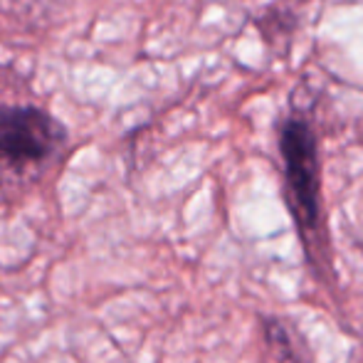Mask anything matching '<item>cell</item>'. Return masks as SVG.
<instances>
[{
	"label": "cell",
	"mask_w": 363,
	"mask_h": 363,
	"mask_svg": "<svg viewBox=\"0 0 363 363\" xmlns=\"http://www.w3.org/2000/svg\"><path fill=\"white\" fill-rule=\"evenodd\" d=\"M279 156L284 166V183L289 191V208L301 238L319 228L321 218V168L314 126L306 116L291 114L279 126Z\"/></svg>",
	"instance_id": "6da1fadb"
},
{
	"label": "cell",
	"mask_w": 363,
	"mask_h": 363,
	"mask_svg": "<svg viewBox=\"0 0 363 363\" xmlns=\"http://www.w3.org/2000/svg\"><path fill=\"white\" fill-rule=\"evenodd\" d=\"M65 126L38 106H0V158L8 163H40L62 148Z\"/></svg>",
	"instance_id": "7a4b0ae2"
},
{
	"label": "cell",
	"mask_w": 363,
	"mask_h": 363,
	"mask_svg": "<svg viewBox=\"0 0 363 363\" xmlns=\"http://www.w3.org/2000/svg\"><path fill=\"white\" fill-rule=\"evenodd\" d=\"M264 339L274 354V363H306V356L294 344V334L277 319H264Z\"/></svg>",
	"instance_id": "3957f363"
}]
</instances>
